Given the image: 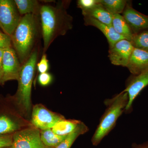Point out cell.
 <instances>
[{"mask_svg":"<svg viewBox=\"0 0 148 148\" xmlns=\"http://www.w3.org/2000/svg\"><path fill=\"white\" fill-rule=\"evenodd\" d=\"M66 2L56 6L42 5L40 18L44 42V53L56 38L66 34L73 28V17L67 12Z\"/></svg>","mask_w":148,"mask_h":148,"instance_id":"obj_1","label":"cell"},{"mask_svg":"<svg viewBox=\"0 0 148 148\" xmlns=\"http://www.w3.org/2000/svg\"><path fill=\"white\" fill-rule=\"evenodd\" d=\"M41 28L40 16L32 14L21 17L12 35V47L22 65L26 62L33 51Z\"/></svg>","mask_w":148,"mask_h":148,"instance_id":"obj_2","label":"cell"},{"mask_svg":"<svg viewBox=\"0 0 148 148\" xmlns=\"http://www.w3.org/2000/svg\"><path fill=\"white\" fill-rule=\"evenodd\" d=\"M128 101L127 92L124 90L104 101L106 109L92 135L91 142L93 145H99L112 130L117 121L125 111Z\"/></svg>","mask_w":148,"mask_h":148,"instance_id":"obj_3","label":"cell"},{"mask_svg":"<svg viewBox=\"0 0 148 148\" xmlns=\"http://www.w3.org/2000/svg\"><path fill=\"white\" fill-rule=\"evenodd\" d=\"M38 56V51L35 49L28 59L21 66L17 80L18 88L16 95V100L18 105L27 112H30L31 108L32 83Z\"/></svg>","mask_w":148,"mask_h":148,"instance_id":"obj_4","label":"cell"},{"mask_svg":"<svg viewBox=\"0 0 148 148\" xmlns=\"http://www.w3.org/2000/svg\"><path fill=\"white\" fill-rule=\"evenodd\" d=\"M22 16L14 1L0 0V28L11 36Z\"/></svg>","mask_w":148,"mask_h":148,"instance_id":"obj_5","label":"cell"},{"mask_svg":"<svg viewBox=\"0 0 148 148\" xmlns=\"http://www.w3.org/2000/svg\"><path fill=\"white\" fill-rule=\"evenodd\" d=\"M13 148H52L47 147L41 140L40 132L36 128L17 131L13 135Z\"/></svg>","mask_w":148,"mask_h":148,"instance_id":"obj_6","label":"cell"},{"mask_svg":"<svg viewBox=\"0 0 148 148\" xmlns=\"http://www.w3.org/2000/svg\"><path fill=\"white\" fill-rule=\"evenodd\" d=\"M2 78L1 84L12 80H18L21 64L13 47L5 49L2 59Z\"/></svg>","mask_w":148,"mask_h":148,"instance_id":"obj_7","label":"cell"},{"mask_svg":"<svg viewBox=\"0 0 148 148\" xmlns=\"http://www.w3.org/2000/svg\"><path fill=\"white\" fill-rule=\"evenodd\" d=\"M64 119L42 105H36L33 108L32 122V124L37 129L41 130L51 129L58 122Z\"/></svg>","mask_w":148,"mask_h":148,"instance_id":"obj_8","label":"cell"},{"mask_svg":"<svg viewBox=\"0 0 148 148\" xmlns=\"http://www.w3.org/2000/svg\"><path fill=\"white\" fill-rule=\"evenodd\" d=\"M148 86V69L138 75H133L128 79L124 91L127 92L128 101L125 112L132 111L133 102L144 88Z\"/></svg>","mask_w":148,"mask_h":148,"instance_id":"obj_9","label":"cell"},{"mask_svg":"<svg viewBox=\"0 0 148 148\" xmlns=\"http://www.w3.org/2000/svg\"><path fill=\"white\" fill-rule=\"evenodd\" d=\"M134 47L127 40L123 39L110 47L109 58L111 63L117 66L127 67Z\"/></svg>","mask_w":148,"mask_h":148,"instance_id":"obj_10","label":"cell"},{"mask_svg":"<svg viewBox=\"0 0 148 148\" xmlns=\"http://www.w3.org/2000/svg\"><path fill=\"white\" fill-rule=\"evenodd\" d=\"M122 16L134 34L148 30V16L135 10L127 3Z\"/></svg>","mask_w":148,"mask_h":148,"instance_id":"obj_11","label":"cell"},{"mask_svg":"<svg viewBox=\"0 0 148 148\" xmlns=\"http://www.w3.org/2000/svg\"><path fill=\"white\" fill-rule=\"evenodd\" d=\"M126 68L132 75L148 69V51L134 48Z\"/></svg>","mask_w":148,"mask_h":148,"instance_id":"obj_12","label":"cell"},{"mask_svg":"<svg viewBox=\"0 0 148 148\" xmlns=\"http://www.w3.org/2000/svg\"><path fill=\"white\" fill-rule=\"evenodd\" d=\"M84 20L86 25L95 27L103 33L108 40L110 47L121 40L125 39L124 37L119 34L111 25L103 24L90 17H84Z\"/></svg>","mask_w":148,"mask_h":148,"instance_id":"obj_13","label":"cell"},{"mask_svg":"<svg viewBox=\"0 0 148 148\" xmlns=\"http://www.w3.org/2000/svg\"><path fill=\"white\" fill-rule=\"evenodd\" d=\"M84 17H90L103 24L112 26V15L100 3L90 10L82 12Z\"/></svg>","mask_w":148,"mask_h":148,"instance_id":"obj_14","label":"cell"},{"mask_svg":"<svg viewBox=\"0 0 148 148\" xmlns=\"http://www.w3.org/2000/svg\"><path fill=\"white\" fill-rule=\"evenodd\" d=\"M112 26L119 34L131 42L134 34L122 15L120 14L112 15Z\"/></svg>","mask_w":148,"mask_h":148,"instance_id":"obj_15","label":"cell"},{"mask_svg":"<svg viewBox=\"0 0 148 148\" xmlns=\"http://www.w3.org/2000/svg\"><path fill=\"white\" fill-rule=\"evenodd\" d=\"M17 9L20 14L24 16L26 14H36L40 16L41 5L36 0H14Z\"/></svg>","mask_w":148,"mask_h":148,"instance_id":"obj_16","label":"cell"},{"mask_svg":"<svg viewBox=\"0 0 148 148\" xmlns=\"http://www.w3.org/2000/svg\"><path fill=\"white\" fill-rule=\"evenodd\" d=\"M81 122L77 120H70L64 119L58 122L52 128L56 134L65 136L73 132Z\"/></svg>","mask_w":148,"mask_h":148,"instance_id":"obj_17","label":"cell"},{"mask_svg":"<svg viewBox=\"0 0 148 148\" xmlns=\"http://www.w3.org/2000/svg\"><path fill=\"white\" fill-rule=\"evenodd\" d=\"M67 135L61 136L56 134L51 129L44 130L40 131L41 140L45 146L50 148L57 147Z\"/></svg>","mask_w":148,"mask_h":148,"instance_id":"obj_18","label":"cell"},{"mask_svg":"<svg viewBox=\"0 0 148 148\" xmlns=\"http://www.w3.org/2000/svg\"><path fill=\"white\" fill-rule=\"evenodd\" d=\"M20 128L19 124L7 115H0V135H10L17 132Z\"/></svg>","mask_w":148,"mask_h":148,"instance_id":"obj_19","label":"cell"},{"mask_svg":"<svg viewBox=\"0 0 148 148\" xmlns=\"http://www.w3.org/2000/svg\"><path fill=\"white\" fill-rule=\"evenodd\" d=\"M88 130V127L84 123L81 122L73 132L67 135L65 139L55 148H71L77 138Z\"/></svg>","mask_w":148,"mask_h":148,"instance_id":"obj_20","label":"cell"},{"mask_svg":"<svg viewBox=\"0 0 148 148\" xmlns=\"http://www.w3.org/2000/svg\"><path fill=\"white\" fill-rule=\"evenodd\" d=\"M100 3L112 15L123 13L127 3L124 0H100Z\"/></svg>","mask_w":148,"mask_h":148,"instance_id":"obj_21","label":"cell"},{"mask_svg":"<svg viewBox=\"0 0 148 148\" xmlns=\"http://www.w3.org/2000/svg\"><path fill=\"white\" fill-rule=\"evenodd\" d=\"M130 42L134 48L148 51V30L134 34Z\"/></svg>","mask_w":148,"mask_h":148,"instance_id":"obj_22","label":"cell"},{"mask_svg":"<svg viewBox=\"0 0 148 148\" xmlns=\"http://www.w3.org/2000/svg\"><path fill=\"white\" fill-rule=\"evenodd\" d=\"M99 3L100 0H78L77 5L83 12L90 10Z\"/></svg>","mask_w":148,"mask_h":148,"instance_id":"obj_23","label":"cell"},{"mask_svg":"<svg viewBox=\"0 0 148 148\" xmlns=\"http://www.w3.org/2000/svg\"><path fill=\"white\" fill-rule=\"evenodd\" d=\"M12 47L11 38L3 32L0 31V49Z\"/></svg>","mask_w":148,"mask_h":148,"instance_id":"obj_24","label":"cell"},{"mask_svg":"<svg viewBox=\"0 0 148 148\" xmlns=\"http://www.w3.org/2000/svg\"><path fill=\"white\" fill-rule=\"evenodd\" d=\"M37 64V69L40 74L48 71L49 69V63L46 54H43L39 62Z\"/></svg>","mask_w":148,"mask_h":148,"instance_id":"obj_25","label":"cell"},{"mask_svg":"<svg viewBox=\"0 0 148 148\" xmlns=\"http://www.w3.org/2000/svg\"><path fill=\"white\" fill-rule=\"evenodd\" d=\"M13 145V135H0V148L12 147Z\"/></svg>","mask_w":148,"mask_h":148,"instance_id":"obj_26","label":"cell"},{"mask_svg":"<svg viewBox=\"0 0 148 148\" xmlns=\"http://www.w3.org/2000/svg\"><path fill=\"white\" fill-rule=\"evenodd\" d=\"M52 75L51 74L47 73L40 74L38 77L39 83L42 86H47L50 84L52 81Z\"/></svg>","mask_w":148,"mask_h":148,"instance_id":"obj_27","label":"cell"},{"mask_svg":"<svg viewBox=\"0 0 148 148\" xmlns=\"http://www.w3.org/2000/svg\"><path fill=\"white\" fill-rule=\"evenodd\" d=\"M4 50V49H0V84H1L2 78V59L3 54Z\"/></svg>","mask_w":148,"mask_h":148,"instance_id":"obj_28","label":"cell"},{"mask_svg":"<svg viewBox=\"0 0 148 148\" xmlns=\"http://www.w3.org/2000/svg\"><path fill=\"white\" fill-rule=\"evenodd\" d=\"M131 148H148V141L139 145L135 144Z\"/></svg>","mask_w":148,"mask_h":148,"instance_id":"obj_29","label":"cell"},{"mask_svg":"<svg viewBox=\"0 0 148 148\" xmlns=\"http://www.w3.org/2000/svg\"><path fill=\"white\" fill-rule=\"evenodd\" d=\"M5 148H13V147H12H12H9Z\"/></svg>","mask_w":148,"mask_h":148,"instance_id":"obj_30","label":"cell"}]
</instances>
